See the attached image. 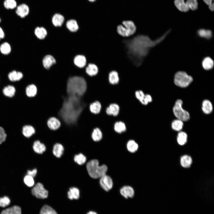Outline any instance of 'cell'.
<instances>
[{
	"label": "cell",
	"mask_w": 214,
	"mask_h": 214,
	"mask_svg": "<svg viewBox=\"0 0 214 214\" xmlns=\"http://www.w3.org/2000/svg\"><path fill=\"white\" fill-rule=\"evenodd\" d=\"M37 171V169H35L31 171L28 170L27 172V175L33 178L36 175Z\"/></svg>",
	"instance_id": "cell-50"
},
{
	"label": "cell",
	"mask_w": 214,
	"mask_h": 214,
	"mask_svg": "<svg viewBox=\"0 0 214 214\" xmlns=\"http://www.w3.org/2000/svg\"><path fill=\"white\" fill-rule=\"evenodd\" d=\"M152 100L151 96L149 95H145L144 99L141 103L144 105H147L149 103L151 102Z\"/></svg>",
	"instance_id": "cell-48"
},
{
	"label": "cell",
	"mask_w": 214,
	"mask_h": 214,
	"mask_svg": "<svg viewBox=\"0 0 214 214\" xmlns=\"http://www.w3.org/2000/svg\"><path fill=\"white\" fill-rule=\"evenodd\" d=\"M202 109L203 112L206 114L211 113L213 110L211 103L208 100H204L202 103Z\"/></svg>",
	"instance_id": "cell-26"
},
{
	"label": "cell",
	"mask_w": 214,
	"mask_h": 214,
	"mask_svg": "<svg viewBox=\"0 0 214 214\" xmlns=\"http://www.w3.org/2000/svg\"><path fill=\"white\" fill-rule=\"evenodd\" d=\"M108 80L111 84L114 85L118 84L119 81L118 73L115 70L110 72L108 75Z\"/></svg>",
	"instance_id": "cell-29"
},
{
	"label": "cell",
	"mask_w": 214,
	"mask_h": 214,
	"mask_svg": "<svg viewBox=\"0 0 214 214\" xmlns=\"http://www.w3.org/2000/svg\"><path fill=\"white\" fill-rule=\"evenodd\" d=\"M64 148L62 144L59 143H56L54 144L53 150L54 155L57 158H59L61 157L63 154Z\"/></svg>",
	"instance_id": "cell-24"
},
{
	"label": "cell",
	"mask_w": 214,
	"mask_h": 214,
	"mask_svg": "<svg viewBox=\"0 0 214 214\" xmlns=\"http://www.w3.org/2000/svg\"><path fill=\"white\" fill-rule=\"evenodd\" d=\"M126 128L125 124L121 121L116 122L114 125L115 131L118 133H121L125 131Z\"/></svg>",
	"instance_id": "cell-35"
},
{
	"label": "cell",
	"mask_w": 214,
	"mask_h": 214,
	"mask_svg": "<svg viewBox=\"0 0 214 214\" xmlns=\"http://www.w3.org/2000/svg\"><path fill=\"white\" fill-rule=\"evenodd\" d=\"M1 52L4 55L9 54L11 51L10 46L7 42H4L0 46Z\"/></svg>",
	"instance_id": "cell-40"
},
{
	"label": "cell",
	"mask_w": 214,
	"mask_h": 214,
	"mask_svg": "<svg viewBox=\"0 0 214 214\" xmlns=\"http://www.w3.org/2000/svg\"><path fill=\"white\" fill-rule=\"evenodd\" d=\"M145 95L143 92L141 90H138L135 92L136 97L141 103L144 99Z\"/></svg>",
	"instance_id": "cell-47"
},
{
	"label": "cell",
	"mask_w": 214,
	"mask_h": 214,
	"mask_svg": "<svg viewBox=\"0 0 214 214\" xmlns=\"http://www.w3.org/2000/svg\"><path fill=\"white\" fill-rule=\"evenodd\" d=\"M185 3L189 10L194 11L198 8V3L197 0H187Z\"/></svg>",
	"instance_id": "cell-43"
},
{
	"label": "cell",
	"mask_w": 214,
	"mask_h": 214,
	"mask_svg": "<svg viewBox=\"0 0 214 214\" xmlns=\"http://www.w3.org/2000/svg\"><path fill=\"white\" fill-rule=\"evenodd\" d=\"M32 194L37 198L44 199L47 197L48 191L41 183H37L32 189Z\"/></svg>",
	"instance_id": "cell-7"
},
{
	"label": "cell",
	"mask_w": 214,
	"mask_h": 214,
	"mask_svg": "<svg viewBox=\"0 0 214 214\" xmlns=\"http://www.w3.org/2000/svg\"><path fill=\"white\" fill-rule=\"evenodd\" d=\"M86 214H97L96 212L94 211H90L88 212Z\"/></svg>",
	"instance_id": "cell-52"
},
{
	"label": "cell",
	"mask_w": 214,
	"mask_h": 214,
	"mask_svg": "<svg viewBox=\"0 0 214 214\" xmlns=\"http://www.w3.org/2000/svg\"><path fill=\"white\" fill-rule=\"evenodd\" d=\"M203 1L208 6L209 9L211 11L214 10V0H203Z\"/></svg>",
	"instance_id": "cell-49"
},
{
	"label": "cell",
	"mask_w": 214,
	"mask_h": 214,
	"mask_svg": "<svg viewBox=\"0 0 214 214\" xmlns=\"http://www.w3.org/2000/svg\"><path fill=\"white\" fill-rule=\"evenodd\" d=\"M86 168L89 176L94 179L100 178L106 174L108 168L104 164L99 166L97 159H92L87 162Z\"/></svg>",
	"instance_id": "cell-3"
},
{
	"label": "cell",
	"mask_w": 214,
	"mask_h": 214,
	"mask_svg": "<svg viewBox=\"0 0 214 214\" xmlns=\"http://www.w3.org/2000/svg\"><path fill=\"white\" fill-rule=\"evenodd\" d=\"M22 132L25 137L29 138L35 134L36 130L33 126L28 125L23 126Z\"/></svg>",
	"instance_id": "cell-13"
},
{
	"label": "cell",
	"mask_w": 214,
	"mask_h": 214,
	"mask_svg": "<svg viewBox=\"0 0 214 214\" xmlns=\"http://www.w3.org/2000/svg\"><path fill=\"white\" fill-rule=\"evenodd\" d=\"M29 12L28 6L25 4H21L17 6L16 10L17 14L21 18H24L27 15Z\"/></svg>",
	"instance_id": "cell-10"
},
{
	"label": "cell",
	"mask_w": 214,
	"mask_h": 214,
	"mask_svg": "<svg viewBox=\"0 0 214 214\" xmlns=\"http://www.w3.org/2000/svg\"><path fill=\"white\" fill-rule=\"evenodd\" d=\"M91 136L92 140L96 142L100 141L103 137L102 132L100 129L98 127H96L93 129Z\"/></svg>",
	"instance_id": "cell-25"
},
{
	"label": "cell",
	"mask_w": 214,
	"mask_h": 214,
	"mask_svg": "<svg viewBox=\"0 0 214 214\" xmlns=\"http://www.w3.org/2000/svg\"><path fill=\"white\" fill-rule=\"evenodd\" d=\"M74 159L75 162L79 165L84 164L86 160V156L81 153L75 155Z\"/></svg>",
	"instance_id": "cell-39"
},
{
	"label": "cell",
	"mask_w": 214,
	"mask_h": 214,
	"mask_svg": "<svg viewBox=\"0 0 214 214\" xmlns=\"http://www.w3.org/2000/svg\"><path fill=\"white\" fill-rule=\"evenodd\" d=\"M47 125L51 130H56L60 127L61 123L59 120L56 117H52L49 118L47 120Z\"/></svg>",
	"instance_id": "cell-9"
},
{
	"label": "cell",
	"mask_w": 214,
	"mask_h": 214,
	"mask_svg": "<svg viewBox=\"0 0 214 214\" xmlns=\"http://www.w3.org/2000/svg\"><path fill=\"white\" fill-rule=\"evenodd\" d=\"M33 147L34 151L39 154L43 153L46 149L45 144L39 140L36 141L34 142Z\"/></svg>",
	"instance_id": "cell-17"
},
{
	"label": "cell",
	"mask_w": 214,
	"mask_h": 214,
	"mask_svg": "<svg viewBox=\"0 0 214 214\" xmlns=\"http://www.w3.org/2000/svg\"><path fill=\"white\" fill-rule=\"evenodd\" d=\"M138 144L133 140H130L127 144L128 150L130 152L133 153L136 152L138 148Z\"/></svg>",
	"instance_id": "cell-34"
},
{
	"label": "cell",
	"mask_w": 214,
	"mask_h": 214,
	"mask_svg": "<svg viewBox=\"0 0 214 214\" xmlns=\"http://www.w3.org/2000/svg\"><path fill=\"white\" fill-rule=\"evenodd\" d=\"M56 61L54 57L51 55H47L43 58V66L47 69H49Z\"/></svg>",
	"instance_id": "cell-18"
},
{
	"label": "cell",
	"mask_w": 214,
	"mask_h": 214,
	"mask_svg": "<svg viewBox=\"0 0 214 214\" xmlns=\"http://www.w3.org/2000/svg\"><path fill=\"white\" fill-rule=\"evenodd\" d=\"M187 135L185 132H180L177 136V141L178 143L180 145H183L185 144L187 141Z\"/></svg>",
	"instance_id": "cell-38"
},
{
	"label": "cell",
	"mask_w": 214,
	"mask_h": 214,
	"mask_svg": "<svg viewBox=\"0 0 214 214\" xmlns=\"http://www.w3.org/2000/svg\"><path fill=\"white\" fill-rule=\"evenodd\" d=\"M40 214H57V213L51 207L48 205H45L41 208Z\"/></svg>",
	"instance_id": "cell-41"
},
{
	"label": "cell",
	"mask_w": 214,
	"mask_h": 214,
	"mask_svg": "<svg viewBox=\"0 0 214 214\" xmlns=\"http://www.w3.org/2000/svg\"><path fill=\"white\" fill-rule=\"evenodd\" d=\"M10 199L7 196L0 198V206L2 207H6L10 204Z\"/></svg>",
	"instance_id": "cell-45"
},
{
	"label": "cell",
	"mask_w": 214,
	"mask_h": 214,
	"mask_svg": "<svg viewBox=\"0 0 214 214\" xmlns=\"http://www.w3.org/2000/svg\"><path fill=\"white\" fill-rule=\"evenodd\" d=\"M4 37V34L2 29L0 27V40Z\"/></svg>",
	"instance_id": "cell-51"
},
{
	"label": "cell",
	"mask_w": 214,
	"mask_h": 214,
	"mask_svg": "<svg viewBox=\"0 0 214 214\" xmlns=\"http://www.w3.org/2000/svg\"><path fill=\"white\" fill-rule=\"evenodd\" d=\"M183 121L177 119L174 120L171 123L172 129L176 131H180L182 129L183 126Z\"/></svg>",
	"instance_id": "cell-37"
},
{
	"label": "cell",
	"mask_w": 214,
	"mask_h": 214,
	"mask_svg": "<svg viewBox=\"0 0 214 214\" xmlns=\"http://www.w3.org/2000/svg\"><path fill=\"white\" fill-rule=\"evenodd\" d=\"M100 178V184L102 188L106 191L112 189L113 186V182L110 177L106 174Z\"/></svg>",
	"instance_id": "cell-8"
},
{
	"label": "cell",
	"mask_w": 214,
	"mask_h": 214,
	"mask_svg": "<svg viewBox=\"0 0 214 214\" xmlns=\"http://www.w3.org/2000/svg\"><path fill=\"white\" fill-rule=\"evenodd\" d=\"M4 5L7 9H13L16 7L17 3L15 0H5Z\"/></svg>",
	"instance_id": "cell-42"
},
{
	"label": "cell",
	"mask_w": 214,
	"mask_h": 214,
	"mask_svg": "<svg viewBox=\"0 0 214 214\" xmlns=\"http://www.w3.org/2000/svg\"><path fill=\"white\" fill-rule=\"evenodd\" d=\"M34 33L38 38L40 39H43L46 36L47 32L44 28L38 27L35 29Z\"/></svg>",
	"instance_id": "cell-33"
},
{
	"label": "cell",
	"mask_w": 214,
	"mask_h": 214,
	"mask_svg": "<svg viewBox=\"0 0 214 214\" xmlns=\"http://www.w3.org/2000/svg\"><path fill=\"white\" fill-rule=\"evenodd\" d=\"M87 83L83 77L74 76L69 77L67 82L66 91L69 95L82 96L87 89Z\"/></svg>",
	"instance_id": "cell-2"
},
{
	"label": "cell",
	"mask_w": 214,
	"mask_h": 214,
	"mask_svg": "<svg viewBox=\"0 0 214 214\" xmlns=\"http://www.w3.org/2000/svg\"><path fill=\"white\" fill-rule=\"evenodd\" d=\"M66 26L70 31L75 32L78 29V26L76 21L74 19H71L67 21Z\"/></svg>",
	"instance_id": "cell-32"
},
{
	"label": "cell",
	"mask_w": 214,
	"mask_h": 214,
	"mask_svg": "<svg viewBox=\"0 0 214 214\" xmlns=\"http://www.w3.org/2000/svg\"><path fill=\"white\" fill-rule=\"evenodd\" d=\"M182 103L183 102L181 100H177L173 107V112L177 119L182 121H186L190 119V114L188 111L182 108Z\"/></svg>",
	"instance_id": "cell-6"
},
{
	"label": "cell",
	"mask_w": 214,
	"mask_h": 214,
	"mask_svg": "<svg viewBox=\"0 0 214 214\" xmlns=\"http://www.w3.org/2000/svg\"><path fill=\"white\" fill-rule=\"evenodd\" d=\"M3 94L7 97H13L15 92V89L12 85H8L5 87L3 90Z\"/></svg>",
	"instance_id": "cell-30"
},
{
	"label": "cell",
	"mask_w": 214,
	"mask_h": 214,
	"mask_svg": "<svg viewBox=\"0 0 214 214\" xmlns=\"http://www.w3.org/2000/svg\"><path fill=\"white\" fill-rule=\"evenodd\" d=\"M67 196L70 200L78 199L80 196V192L79 189L76 187H71L67 192Z\"/></svg>",
	"instance_id": "cell-23"
},
{
	"label": "cell",
	"mask_w": 214,
	"mask_h": 214,
	"mask_svg": "<svg viewBox=\"0 0 214 214\" xmlns=\"http://www.w3.org/2000/svg\"><path fill=\"white\" fill-rule=\"evenodd\" d=\"M0 21H1V19L0 18Z\"/></svg>",
	"instance_id": "cell-54"
},
{
	"label": "cell",
	"mask_w": 214,
	"mask_h": 214,
	"mask_svg": "<svg viewBox=\"0 0 214 214\" xmlns=\"http://www.w3.org/2000/svg\"><path fill=\"white\" fill-rule=\"evenodd\" d=\"M197 33L200 37L207 39L211 38L212 36V31L210 30L201 29L198 31Z\"/></svg>",
	"instance_id": "cell-36"
},
{
	"label": "cell",
	"mask_w": 214,
	"mask_h": 214,
	"mask_svg": "<svg viewBox=\"0 0 214 214\" xmlns=\"http://www.w3.org/2000/svg\"><path fill=\"white\" fill-rule=\"evenodd\" d=\"M86 71L88 75L93 77L97 74L98 72V69L96 65L90 63L86 67Z\"/></svg>",
	"instance_id": "cell-19"
},
{
	"label": "cell",
	"mask_w": 214,
	"mask_h": 214,
	"mask_svg": "<svg viewBox=\"0 0 214 214\" xmlns=\"http://www.w3.org/2000/svg\"><path fill=\"white\" fill-rule=\"evenodd\" d=\"M174 3L176 8L181 12H186L189 10L184 0H174Z\"/></svg>",
	"instance_id": "cell-21"
},
{
	"label": "cell",
	"mask_w": 214,
	"mask_h": 214,
	"mask_svg": "<svg viewBox=\"0 0 214 214\" xmlns=\"http://www.w3.org/2000/svg\"><path fill=\"white\" fill-rule=\"evenodd\" d=\"M74 62L77 66L82 68L84 67L86 65V59L84 56L78 55L75 57L74 59Z\"/></svg>",
	"instance_id": "cell-28"
},
{
	"label": "cell",
	"mask_w": 214,
	"mask_h": 214,
	"mask_svg": "<svg viewBox=\"0 0 214 214\" xmlns=\"http://www.w3.org/2000/svg\"><path fill=\"white\" fill-rule=\"evenodd\" d=\"M7 136L4 129L2 127H0V144L5 141Z\"/></svg>",
	"instance_id": "cell-46"
},
{
	"label": "cell",
	"mask_w": 214,
	"mask_h": 214,
	"mask_svg": "<svg viewBox=\"0 0 214 214\" xmlns=\"http://www.w3.org/2000/svg\"><path fill=\"white\" fill-rule=\"evenodd\" d=\"M120 192L121 195L126 199L132 198L134 195L133 189L129 186H125L120 189Z\"/></svg>",
	"instance_id": "cell-11"
},
{
	"label": "cell",
	"mask_w": 214,
	"mask_h": 214,
	"mask_svg": "<svg viewBox=\"0 0 214 214\" xmlns=\"http://www.w3.org/2000/svg\"><path fill=\"white\" fill-rule=\"evenodd\" d=\"M193 78L186 72L179 71L175 74L174 78L175 84L179 87L185 88L189 86L192 82Z\"/></svg>",
	"instance_id": "cell-5"
},
{
	"label": "cell",
	"mask_w": 214,
	"mask_h": 214,
	"mask_svg": "<svg viewBox=\"0 0 214 214\" xmlns=\"http://www.w3.org/2000/svg\"><path fill=\"white\" fill-rule=\"evenodd\" d=\"M119 111V105L116 103H112L107 108L106 112L108 115L115 116L118 114Z\"/></svg>",
	"instance_id": "cell-14"
},
{
	"label": "cell",
	"mask_w": 214,
	"mask_h": 214,
	"mask_svg": "<svg viewBox=\"0 0 214 214\" xmlns=\"http://www.w3.org/2000/svg\"><path fill=\"white\" fill-rule=\"evenodd\" d=\"M169 31L159 38L152 40L148 36L139 35L125 41L129 56L136 65H140L143 58L147 54L149 49L161 42Z\"/></svg>",
	"instance_id": "cell-1"
},
{
	"label": "cell",
	"mask_w": 214,
	"mask_h": 214,
	"mask_svg": "<svg viewBox=\"0 0 214 214\" xmlns=\"http://www.w3.org/2000/svg\"><path fill=\"white\" fill-rule=\"evenodd\" d=\"M64 17L59 13L55 14L52 18V22L56 26H60L63 24L64 21Z\"/></svg>",
	"instance_id": "cell-22"
},
{
	"label": "cell",
	"mask_w": 214,
	"mask_h": 214,
	"mask_svg": "<svg viewBox=\"0 0 214 214\" xmlns=\"http://www.w3.org/2000/svg\"><path fill=\"white\" fill-rule=\"evenodd\" d=\"M192 162L191 157L188 155H184L181 158V164L183 167L186 168L189 167L191 164Z\"/></svg>",
	"instance_id": "cell-31"
},
{
	"label": "cell",
	"mask_w": 214,
	"mask_h": 214,
	"mask_svg": "<svg viewBox=\"0 0 214 214\" xmlns=\"http://www.w3.org/2000/svg\"><path fill=\"white\" fill-rule=\"evenodd\" d=\"M89 1L91 2L95 1L96 0H88Z\"/></svg>",
	"instance_id": "cell-53"
},
{
	"label": "cell",
	"mask_w": 214,
	"mask_h": 214,
	"mask_svg": "<svg viewBox=\"0 0 214 214\" xmlns=\"http://www.w3.org/2000/svg\"><path fill=\"white\" fill-rule=\"evenodd\" d=\"M214 62L210 57L204 58L202 62V66L204 69L208 70H211L213 67Z\"/></svg>",
	"instance_id": "cell-16"
},
{
	"label": "cell",
	"mask_w": 214,
	"mask_h": 214,
	"mask_svg": "<svg viewBox=\"0 0 214 214\" xmlns=\"http://www.w3.org/2000/svg\"><path fill=\"white\" fill-rule=\"evenodd\" d=\"M101 109V104L98 100H96L91 103L89 105V109L90 112L94 114H99L100 112Z\"/></svg>",
	"instance_id": "cell-12"
},
{
	"label": "cell",
	"mask_w": 214,
	"mask_h": 214,
	"mask_svg": "<svg viewBox=\"0 0 214 214\" xmlns=\"http://www.w3.org/2000/svg\"><path fill=\"white\" fill-rule=\"evenodd\" d=\"M37 91V88L34 84H32L28 85L26 87V92L27 96L31 98L36 96Z\"/></svg>",
	"instance_id": "cell-15"
},
{
	"label": "cell",
	"mask_w": 214,
	"mask_h": 214,
	"mask_svg": "<svg viewBox=\"0 0 214 214\" xmlns=\"http://www.w3.org/2000/svg\"><path fill=\"white\" fill-rule=\"evenodd\" d=\"M23 74L20 72L13 70L10 72L8 75L9 79L12 81H19L22 78Z\"/></svg>",
	"instance_id": "cell-27"
},
{
	"label": "cell",
	"mask_w": 214,
	"mask_h": 214,
	"mask_svg": "<svg viewBox=\"0 0 214 214\" xmlns=\"http://www.w3.org/2000/svg\"><path fill=\"white\" fill-rule=\"evenodd\" d=\"M1 214H21V207L15 205L3 210Z\"/></svg>",
	"instance_id": "cell-20"
},
{
	"label": "cell",
	"mask_w": 214,
	"mask_h": 214,
	"mask_svg": "<svg viewBox=\"0 0 214 214\" xmlns=\"http://www.w3.org/2000/svg\"><path fill=\"white\" fill-rule=\"evenodd\" d=\"M24 181L25 183L29 187H32L34 185V182L33 177L28 175L24 177Z\"/></svg>",
	"instance_id": "cell-44"
},
{
	"label": "cell",
	"mask_w": 214,
	"mask_h": 214,
	"mask_svg": "<svg viewBox=\"0 0 214 214\" xmlns=\"http://www.w3.org/2000/svg\"><path fill=\"white\" fill-rule=\"evenodd\" d=\"M136 30V26L131 21H125L122 25H119L117 27V33L123 37H129L135 34Z\"/></svg>",
	"instance_id": "cell-4"
}]
</instances>
